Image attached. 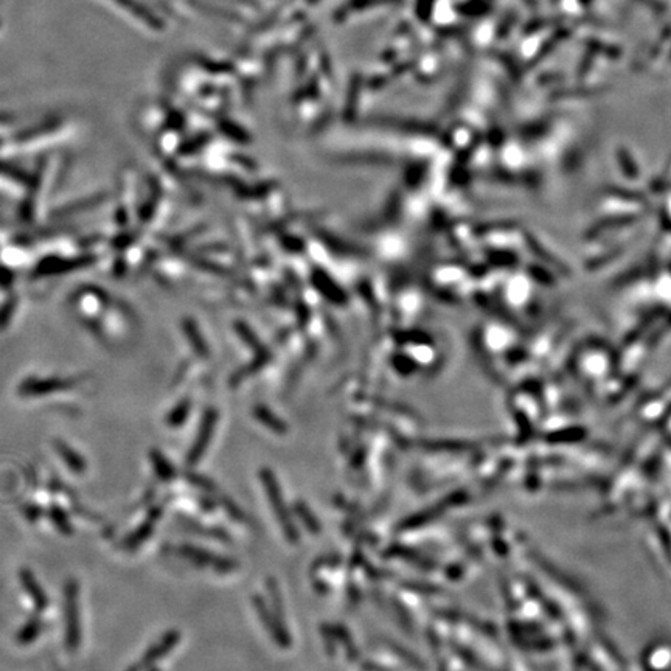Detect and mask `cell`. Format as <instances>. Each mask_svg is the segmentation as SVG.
Returning <instances> with one entry per match:
<instances>
[{"label": "cell", "mask_w": 671, "mask_h": 671, "mask_svg": "<svg viewBox=\"0 0 671 671\" xmlns=\"http://www.w3.org/2000/svg\"><path fill=\"white\" fill-rule=\"evenodd\" d=\"M199 504H200V507L204 508L205 511H209V513H211L213 508H215V502H213L211 498H209V494H205V496L199 498Z\"/></svg>", "instance_id": "9a60e30c"}, {"label": "cell", "mask_w": 671, "mask_h": 671, "mask_svg": "<svg viewBox=\"0 0 671 671\" xmlns=\"http://www.w3.org/2000/svg\"><path fill=\"white\" fill-rule=\"evenodd\" d=\"M72 386L70 381L64 379H47V381H28L23 382L21 386L22 395H27V397H33V395H44L48 392H56V390H64Z\"/></svg>", "instance_id": "ba28073f"}, {"label": "cell", "mask_w": 671, "mask_h": 671, "mask_svg": "<svg viewBox=\"0 0 671 671\" xmlns=\"http://www.w3.org/2000/svg\"><path fill=\"white\" fill-rule=\"evenodd\" d=\"M187 479L193 486L199 488V490L204 491L205 494H213L216 491L215 484H213L209 478H205V475H200L198 473H188Z\"/></svg>", "instance_id": "4fadbf2b"}, {"label": "cell", "mask_w": 671, "mask_h": 671, "mask_svg": "<svg viewBox=\"0 0 671 671\" xmlns=\"http://www.w3.org/2000/svg\"><path fill=\"white\" fill-rule=\"evenodd\" d=\"M42 630H44V622L42 618L36 614V616H31L27 622L19 628L16 634V641L21 645H28L31 642H35L36 639L41 636Z\"/></svg>", "instance_id": "30bf717a"}, {"label": "cell", "mask_w": 671, "mask_h": 671, "mask_svg": "<svg viewBox=\"0 0 671 671\" xmlns=\"http://www.w3.org/2000/svg\"><path fill=\"white\" fill-rule=\"evenodd\" d=\"M22 514L30 522H37L44 516V510L36 504H27L22 508Z\"/></svg>", "instance_id": "5bb4252c"}, {"label": "cell", "mask_w": 671, "mask_h": 671, "mask_svg": "<svg viewBox=\"0 0 671 671\" xmlns=\"http://www.w3.org/2000/svg\"><path fill=\"white\" fill-rule=\"evenodd\" d=\"M164 514V505H155L153 508H149V511L147 514V518L143 519V522L134 529L129 535L123 539L120 547L124 551H134L140 547L143 542H147L149 538L153 536V533L155 530V525H158V520Z\"/></svg>", "instance_id": "5b68a950"}, {"label": "cell", "mask_w": 671, "mask_h": 671, "mask_svg": "<svg viewBox=\"0 0 671 671\" xmlns=\"http://www.w3.org/2000/svg\"><path fill=\"white\" fill-rule=\"evenodd\" d=\"M190 410H191V401L184 399L182 403L176 406L171 410V413L167 417V424L169 428H180V426L185 423L188 415H190Z\"/></svg>", "instance_id": "7c38bea8"}, {"label": "cell", "mask_w": 671, "mask_h": 671, "mask_svg": "<svg viewBox=\"0 0 671 671\" xmlns=\"http://www.w3.org/2000/svg\"><path fill=\"white\" fill-rule=\"evenodd\" d=\"M64 620H66V650L77 653L81 645V614H79V585L68 578L64 585Z\"/></svg>", "instance_id": "6da1fadb"}, {"label": "cell", "mask_w": 671, "mask_h": 671, "mask_svg": "<svg viewBox=\"0 0 671 671\" xmlns=\"http://www.w3.org/2000/svg\"><path fill=\"white\" fill-rule=\"evenodd\" d=\"M176 551H178L179 556L185 558L187 561L193 563L194 566L209 567V569L216 570V572H219V574H227V572H230V570H234L235 566H236V563L231 561L230 558L216 555L210 550H205L202 547H196V545H193V544H182V545H179L178 549H176Z\"/></svg>", "instance_id": "7a4b0ae2"}, {"label": "cell", "mask_w": 671, "mask_h": 671, "mask_svg": "<svg viewBox=\"0 0 671 671\" xmlns=\"http://www.w3.org/2000/svg\"><path fill=\"white\" fill-rule=\"evenodd\" d=\"M149 460H151L155 475H158L162 482H173L176 478H178V469H176L173 463L167 459V455L164 453H160L159 449L149 451Z\"/></svg>", "instance_id": "9c48e42d"}, {"label": "cell", "mask_w": 671, "mask_h": 671, "mask_svg": "<svg viewBox=\"0 0 671 671\" xmlns=\"http://www.w3.org/2000/svg\"><path fill=\"white\" fill-rule=\"evenodd\" d=\"M55 451L61 457V460L66 463V466L70 469L73 474H83L87 469V462L83 455H81L78 451H75L72 446H68L67 443L56 440L55 442Z\"/></svg>", "instance_id": "52a82bcc"}, {"label": "cell", "mask_w": 671, "mask_h": 671, "mask_svg": "<svg viewBox=\"0 0 671 671\" xmlns=\"http://www.w3.org/2000/svg\"><path fill=\"white\" fill-rule=\"evenodd\" d=\"M47 516L52 520V524L56 530L62 533L64 536H72L73 535V525L70 522V518L66 513V510L59 505L52 504L47 510Z\"/></svg>", "instance_id": "8fae6325"}, {"label": "cell", "mask_w": 671, "mask_h": 671, "mask_svg": "<svg viewBox=\"0 0 671 671\" xmlns=\"http://www.w3.org/2000/svg\"><path fill=\"white\" fill-rule=\"evenodd\" d=\"M179 642H180V631L178 630L167 631L164 636H160L158 641H155L151 647L140 656L139 661H135L133 665L128 668V671H148L149 668L154 667L155 662L164 659L167 654L171 653V651L178 647Z\"/></svg>", "instance_id": "3957f363"}, {"label": "cell", "mask_w": 671, "mask_h": 671, "mask_svg": "<svg viewBox=\"0 0 671 671\" xmlns=\"http://www.w3.org/2000/svg\"><path fill=\"white\" fill-rule=\"evenodd\" d=\"M216 422H218V413L215 412V409H209L204 413L196 438H194L190 451H188V454L185 455V465L188 468H194L196 465H199L200 460H202V457L207 453V449H209V444L211 442L213 432H215V428H216Z\"/></svg>", "instance_id": "277c9868"}, {"label": "cell", "mask_w": 671, "mask_h": 671, "mask_svg": "<svg viewBox=\"0 0 671 671\" xmlns=\"http://www.w3.org/2000/svg\"><path fill=\"white\" fill-rule=\"evenodd\" d=\"M19 581H21V586L25 592L28 594L30 600L33 601L36 612H44L48 607V597L44 587L39 585V581L35 576V574L31 572L30 569L22 567L21 572H19Z\"/></svg>", "instance_id": "8992f818"}]
</instances>
